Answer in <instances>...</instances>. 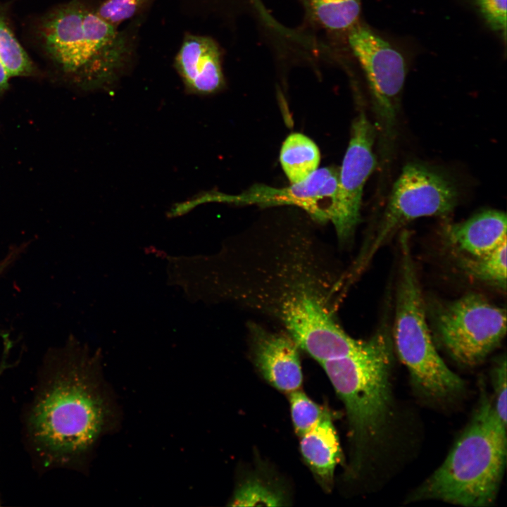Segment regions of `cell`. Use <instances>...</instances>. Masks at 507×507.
Segmentation results:
<instances>
[{"mask_svg": "<svg viewBox=\"0 0 507 507\" xmlns=\"http://www.w3.org/2000/svg\"><path fill=\"white\" fill-rule=\"evenodd\" d=\"M304 242H244L234 299L278 321L320 363L356 351L361 340L339 325L338 281Z\"/></svg>", "mask_w": 507, "mask_h": 507, "instance_id": "cell-1", "label": "cell"}, {"mask_svg": "<svg viewBox=\"0 0 507 507\" xmlns=\"http://www.w3.org/2000/svg\"><path fill=\"white\" fill-rule=\"evenodd\" d=\"M94 362L69 346L46 356L23 417L26 445L43 470L77 466L105 428L109 410Z\"/></svg>", "mask_w": 507, "mask_h": 507, "instance_id": "cell-2", "label": "cell"}, {"mask_svg": "<svg viewBox=\"0 0 507 507\" xmlns=\"http://www.w3.org/2000/svg\"><path fill=\"white\" fill-rule=\"evenodd\" d=\"M137 34L132 25L120 30L106 20L86 0L55 7L35 27L40 50L57 75L84 92L111 90L130 72Z\"/></svg>", "mask_w": 507, "mask_h": 507, "instance_id": "cell-3", "label": "cell"}, {"mask_svg": "<svg viewBox=\"0 0 507 507\" xmlns=\"http://www.w3.org/2000/svg\"><path fill=\"white\" fill-rule=\"evenodd\" d=\"M506 461V426L482 394L474 415L444 462L409 496L464 506H487L497 495Z\"/></svg>", "mask_w": 507, "mask_h": 507, "instance_id": "cell-4", "label": "cell"}, {"mask_svg": "<svg viewBox=\"0 0 507 507\" xmlns=\"http://www.w3.org/2000/svg\"><path fill=\"white\" fill-rule=\"evenodd\" d=\"M392 349L382 327L351 353L321 363L344 402L358 452L379 442L391 418Z\"/></svg>", "mask_w": 507, "mask_h": 507, "instance_id": "cell-5", "label": "cell"}, {"mask_svg": "<svg viewBox=\"0 0 507 507\" xmlns=\"http://www.w3.org/2000/svg\"><path fill=\"white\" fill-rule=\"evenodd\" d=\"M400 242L393 331L395 348L418 389L431 398H450L463 390L464 382L448 368L434 347L406 232L401 234Z\"/></svg>", "mask_w": 507, "mask_h": 507, "instance_id": "cell-6", "label": "cell"}, {"mask_svg": "<svg viewBox=\"0 0 507 507\" xmlns=\"http://www.w3.org/2000/svg\"><path fill=\"white\" fill-rule=\"evenodd\" d=\"M432 310L438 342L461 365L480 364L506 336V309L479 294L469 293L440 303Z\"/></svg>", "mask_w": 507, "mask_h": 507, "instance_id": "cell-7", "label": "cell"}, {"mask_svg": "<svg viewBox=\"0 0 507 507\" xmlns=\"http://www.w3.org/2000/svg\"><path fill=\"white\" fill-rule=\"evenodd\" d=\"M458 192L444 175L418 163L406 165L394 184L375 232L358 259L359 270L408 222L425 216H443L456 207Z\"/></svg>", "mask_w": 507, "mask_h": 507, "instance_id": "cell-8", "label": "cell"}, {"mask_svg": "<svg viewBox=\"0 0 507 507\" xmlns=\"http://www.w3.org/2000/svg\"><path fill=\"white\" fill-rule=\"evenodd\" d=\"M347 34L349 47L366 76L382 149L389 150L395 136L399 101L406 75L405 60L389 43L360 23Z\"/></svg>", "mask_w": 507, "mask_h": 507, "instance_id": "cell-9", "label": "cell"}, {"mask_svg": "<svg viewBox=\"0 0 507 507\" xmlns=\"http://www.w3.org/2000/svg\"><path fill=\"white\" fill-rule=\"evenodd\" d=\"M375 130L363 112L354 119L342 165L338 173L331 223L341 242H348L360 221L363 187L376 166Z\"/></svg>", "mask_w": 507, "mask_h": 507, "instance_id": "cell-10", "label": "cell"}, {"mask_svg": "<svg viewBox=\"0 0 507 507\" xmlns=\"http://www.w3.org/2000/svg\"><path fill=\"white\" fill-rule=\"evenodd\" d=\"M339 170L317 169L305 180L282 188L254 186L237 195L218 194L215 201L260 206L292 205L303 209L315 220L331 222L334 208Z\"/></svg>", "mask_w": 507, "mask_h": 507, "instance_id": "cell-11", "label": "cell"}, {"mask_svg": "<svg viewBox=\"0 0 507 507\" xmlns=\"http://www.w3.org/2000/svg\"><path fill=\"white\" fill-rule=\"evenodd\" d=\"M248 328L254 361L263 377L281 391L297 390L303 376L294 340L286 332H273L256 323Z\"/></svg>", "mask_w": 507, "mask_h": 507, "instance_id": "cell-12", "label": "cell"}, {"mask_svg": "<svg viewBox=\"0 0 507 507\" xmlns=\"http://www.w3.org/2000/svg\"><path fill=\"white\" fill-rule=\"evenodd\" d=\"M174 64L190 94H211L225 86L220 46L208 36L186 35Z\"/></svg>", "mask_w": 507, "mask_h": 507, "instance_id": "cell-13", "label": "cell"}, {"mask_svg": "<svg viewBox=\"0 0 507 507\" xmlns=\"http://www.w3.org/2000/svg\"><path fill=\"white\" fill-rule=\"evenodd\" d=\"M444 236L460 255L482 256L506 242V215L499 210H484L463 222L448 225Z\"/></svg>", "mask_w": 507, "mask_h": 507, "instance_id": "cell-14", "label": "cell"}, {"mask_svg": "<svg viewBox=\"0 0 507 507\" xmlns=\"http://www.w3.org/2000/svg\"><path fill=\"white\" fill-rule=\"evenodd\" d=\"M301 452L312 471L323 483L330 485L340 448L331 417L327 412L307 433L301 436Z\"/></svg>", "mask_w": 507, "mask_h": 507, "instance_id": "cell-15", "label": "cell"}, {"mask_svg": "<svg viewBox=\"0 0 507 507\" xmlns=\"http://www.w3.org/2000/svg\"><path fill=\"white\" fill-rule=\"evenodd\" d=\"M310 24L330 33L348 32L358 23L361 0H299Z\"/></svg>", "mask_w": 507, "mask_h": 507, "instance_id": "cell-16", "label": "cell"}, {"mask_svg": "<svg viewBox=\"0 0 507 507\" xmlns=\"http://www.w3.org/2000/svg\"><path fill=\"white\" fill-rule=\"evenodd\" d=\"M280 160L287 177L294 184L305 180L318 169L320 154L313 140L295 132L283 142Z\"/></svg>", "mask_w": 507, "mask_h": 507, "instance_id": "cell-17", "label": "cell"}, {"mask_svg": "<svg viewBox=\"0 0 507 507\" xmlns=\"http://www.w3.org/2000/svg\"><path fill=\"white\" fill-rule=\"evenodd\" d=\"M0 61L10 77H36L39 70L11 27L4 8L0 5Z\"/></svg>", "mask_w": 507, "mask_h": 507, "instance_id": "cell-18", "label": "cell"}, {"mask_svg": "<svg viewBox=\"0 0 507 507\" xmlns=\"http://www.w3.org/2000/svg\"><path fill=\"white\" fill-rule=\"evenodd\" d=\"M506 242L482 256L470 257L461 255L459 265L461 269L467 275L476 280L506 291Z\"/></svg>", "mask_w": 507, "mask_h": 507, "instance_id": "cell-19", "label": "cell"}, {"mask_svg": "<svg viewBox=\"0 0 507 507\" xmlns=\"http://www.w3.org/2000/svg\"><path fill=\"white\" fill-rule=\"evenodd\" d=\"M290 406L293 424L296 433L303 436L321 419L325 411L311 400L303 392H290Z\"/></svg>", "mask_w": 507, "mask_h": 507, "instance_id": "cell-20", "label": "cell"}, {"mask_svg": "<svg viewBox=\"0 0 507 507\" xmlns=\"http://www.w3.org/2000/svg\"><path fill=\"white\" fill-rule=\"evenodd\" d=\"M153 0H104L96 5V13L109 23L119 26L122 23L142 17Z\"/></svg>", "mask_w": 507, "mask_h": 507, "instance_id": "cell-21", "label": "cell"}, {"mask_svg": "<svg viewBox=\"0 0 507 507\" xmlns=\"http://www.w3.org/2000/svg\"><path fill=\"white\" fill-rule=\"evenodd\" d=\"M232 506L281 505V498L275 492L258 481H248L236 492Z\"/></svg>", "mask_w": 507, "mask_h": 507, "instance_id": "cell-22", "label": "cell"}, {"mask_svg": "<svg viewBox=\"0 0 507 507\" xmlns=\"http://www.w3.org/2000/svg\"><path fill=\"white\" fill-rule=\"evenodd\" d=\"M479 11L494 31L506 35V0H475Z\"/></svg>", "mask_w": 507, "mask_h": 507, "instance_id": "cell-23", "label": "cell"}, {"mask_svg": "<svg viewBox=\"0 0 507 507\" xmlns=\"http://www.w3.org/2000/svg\"><path fill=\"white\" fill-rule=\"evenodd\" d=\"M494 399L493 401L496 413L500 421L506 423V360L501 358L492 371Z\"/></svg>", "mask_w": 507, "mask_h": 507, "instance_id": "cell-24", "label": "cell"}, {"mask_svg": "<svg viewBox=\"0 0 507 507\" xmlns=\"http://www.w3.org/2000/svg\"><path fill=\"white\" fill-rule=\"evenodd\" d=\"M6 69L0 61V98L4 96L9 88V78Z\"/></svg>", "mask_w": 507, "mask_h": 507, "instance_id": "cell-25", "label": "cell"}]
</instances>
